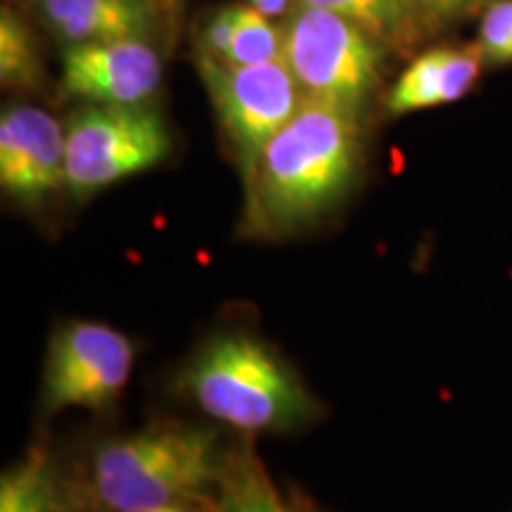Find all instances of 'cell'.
<instances>
[{"instance_id": "obj_16", "label": "cell", "mask_w": 512, "mask_h": 512, "mask_svg": "<svg viewBox=\"0 0 512 512\" xmlns=\"http://www.w3.org/2000/svg\"><path fill=\"white\" fill-rule=\"evenodd\" d=\"M280 57H283V31L275 29L264 12L254 10L252 5H240L233 41L226 57L219 62L245 67V64L273 62Z\"/></svg>"}, {"instance_id": "obj_3", "label": "cell", "mask_w": 512, "mask_h": 512, "mask_svg": "<svg viewBox=\"0 0 512 512\" xmlns=\"http://www.w3.org/2000/svg\"><path fill=\"white\" fill-rule=\"evenodd\" d=\"M226 453L207 427L152 425L105 441L91 458V489L112 512H143L204 498Z\"/></svg>"}, {"instance_id": "obj_8", "label": "cell", "mask_w": 512, "mask_h": 512, "mask_svg": "<svg viewBox=\"0 0 512 512\" xmlns=\"http://www.w3.org/2000/svg\"><path fill=\"white\" fill-rule=\"evenodd\" d=\"M162 83V60L147 41L69 43L60 88L88 105H147Z\"/></svg>"}, {"instance_id": "obj_13", "label": "cell", "mask_w": 512, "mask_h": 512, "mask_svg": "<svg viewBox=\"0 0 512 512\" xmlns=\"http://www.w3.org/2000/svg\"><path fill=\"white\" fill-rule=\"evenodd\" d=\"M216 486V512H290L252 448H230Z\"/></svg>"}, {"instance_id": "obj_15", "label": "cell", "mask_w": 512, "mask_h": 512, "mask_svg": "<svg viewBox=\"0 0 512 512\" xmlns=\"http://www.w3.org/2000/svg\"><path fill=\"white\" fill-rule=\"evenodd\" d=\"M41 79L34 36L22 17L5 5L0 10V81L10 91H34Z\"/></svg>"}, {"instance_id": "obj_14", "label": "cell", "mask_w": 512, "mask_h": 512, "mask_svg": "<svg viewBox=\"0 0 512 512\" xmlns=\"http://www.w3.org/2000/svg\"><path fill=\"white\" fill-rule=\"evenodd\" d=\"M55 477L50 458L41 448H31L19 463L0 477V512H53Z\"/></svg>"}, {"instance_id": "obj_11", "label": "cell", "mask_w": 512, "mask_h": 512, "mask_svg": "<svg viewBox=\"0 0 512 512\" xmlns=\"http://www.w3.org/2000/svg\"><path fill=\"white\" fill-rule=\"evenodd\" d=\"M157 0H41L43 19L67 43L147 41Z\"/></svg>"}, {"instance_id": "obj_18", "label": "cell", "mask_w": 512, "mask_h": 512, "mask_svg": "<svg viewBox=\"0 0 512 512\" xmlns=\"http://www.w3.org/2000/svg\"><path fill=\"white\" fill-rule=\"evenodd\" d=\"M238 8L240 5H230L216 12L209 19L207 27L202 31V55L211 57V60H223L233 41L235 24H238Z\"/></svg>"}, {"instance_id": "obj_9", "label": "cell", "mask_w": 512, "mask_h": 512, "mask_svg": "<svg viewBox=\"0 0 512 512\" xmlns=\"http://www.w3.org/2000/svg\"><path fill=\"white\" fill-rule=\"evenodd\" d=\"M67 131L53 114L31 105L5 107L0 117V185L12 200L38 204L64 183Z\"/></svg>"}, {"instance_id": "obj_2", "label": "cell", "mask_w": 512, "mask_h": 512, "mask_svg": "<svg viewBox=\"0 0 512 512\" xmlns=\"http://www.w3.org/2000/svg\"><path fill=\"white\" fill-rule=\"evenodd\" d=\"M181 387L209 418L247 434L297 430L316 413L290 363L247 332L211 337L185 366Z\"/></svg>"}, {"instance_id": "obj_21", "label": "cell", "mask_w": 512, "mask_h": 512, "mask_svg": "<svg viewBox=\"0 0 512 512\" xmlns=\"http://www.w3.org/2000/svg\"><path fill=\"white\" fill-rule=\"evenodd\" d=\"M143 512H200L195 508V501H178L169 505H159V508H150Z\"/></svg>"}, {"instance_id": "obj_7", "label": "cell", "mask_w": 512, "mask_h": 512, "mask_svg": "<svg viewBox=\"0 0 512 512\" xmlns=\"http://www.w3.org/2000/svg\"><path fill=\"white\" fill-rule=\"evenodd\" d=\"M131 339L105 323L72 320L53 332L43 368L48 411H105L119 399L133 373Z\"/></svg>"}, {"instance_id": "obj_19", "label": "cell", "mask_w": 512, "mask_h": 512, "mask_svg": "<svg viewBox=\"0 0 512 512\" xmlns=\"http://www.w3.org/2000/svg\"><path fill=\"white\" fill-rule=\"evenodd\" d=\"M418 8L422 10L430 27H444V24L460 22L477 12H484L489 5H494L496 0H415Z\"/></svg>"}, {"instance_id": "obj_6", "label": "cell", "mask_w": 512, "mask_h": 512, "mask_svg": "<svg viewBox=\"0 0 512 512\" xmlns=\"http://www.w3.org/2000/svg\"><path fill=\"white\" fill-rule=\"evenodd\" d=\"M200 74L223 133L238 155L242 174H247L268 140L304 105L302 88L283 57L264 64L230 67L202 55Z\"/></svg>"}, {"instance_id": "obj_5", "label": "cell", "mask_w": 512, "mask_h": 512, "mask_svg": "<svg viewBox=\"0 0 512 512\" xmlns=\"http://www.w3.org/2000/svg\"><path fill=\"white\" fill-rule=\"evenodd\" d=\"M64 131V183L76 197L143 174L171 152L166 121L147 105H86Z\"/></svg>"}, {"instance_id": "obj_1", "label": "cell", "mask_w": 512, "mask_h": 512, "mask_svg": "<svg viewBox=\"0 0 512 512\" xmlns=\"http://www.w3.org/2000/svg\"><path fill=\"white\" fill-rule=\"evenodd\" d=\"M363 166L361 112L304 100L245 174L249 233L309 230L349 197Z\"/></svg>"}, {"instance_id": "obj_12", "label": "cell", "mask_w": 512, "mask_h": 512, "mask_svg": "<svg viewBox=\"0 0 512 512\" xmlns=\"http://www.w3.org/2000/svg\"><path fill=\"white\" fill-rule=\"evenodd\" d=\"M351 19L377 43L394 53H408L427 36V22L415 0H299Z\"/></svg>"}, {"instance_id": "obj_20", "label": "cell", "mask_w": 512, "mask_h": 512, "mask_svg": "<svg viewBox=\"0 0 512 512\" xmlns=\"http://www.w3.org/2000/svg\"><path fill=\"white\" fill-rule=\"evenodd\" d=\"M249 5H252L254 10L264 12L266 17H278L283 15L287 10V5H290V0H247Z\"/></svg>"}, {"instance_id": "obj_10", "label": "cell", "mask_w": 512, "mask_h": 512, "mask_svg": "<svg viewBox=\"0 0 512 512\" xmlns=\"http://www.w3.org/2000/svg\"><path fill=\"white\" fill-rule=\"evenodd\" d=\"M484 60L477 43L463 48L427 50L413 57L389 91L384 107L394 117H401L465 98L482 74Z\"/></svg>"}, {"instance_id": "obj_17", "label": "cell", "mask_w": 512, "mask_h": 512, "mask_svg": "<svg viewBox=\"0 0 512 512\" xmlns=\"http://www.w3.org/2000/svg\"><path fill=\"white\" fill-rule=\"evenodd\" d=\"M477 46L486 60L498 64L512 62V0H496L482 12Z\"/></svg>"}, {"instance_id": "obj_4", "label": "cell", "mask_w": 512, "mask_h": 512, "mask_svg": "<svg viewBox=\"0 0 512 512\" xmlns=\"http://www.w3.org/2000/svg\"><path fill=\"white\" fill-rule=\"evenodd\" d=\"M387 48L351 19L302 5L283 31V60L306 100L363 112L382 81Z\"/></svg>"}]
</instances>
